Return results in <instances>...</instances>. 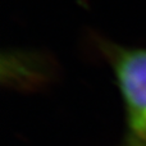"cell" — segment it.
Returning <instances> with one entry per match:
<instances>
[{"instance_id": "1", "label": "cell", "mask_w": 146, "mask_h": 146, "mask_svg": "<svg viewBox=\"0 0 146 146\" xmlns=\"http://www.w3.org/2000/svg\"><path fill=\"white\" fill-rule=\"evenodd\" d=\"M95 45L110 67L123 101L124 129L119 146H146V49L122 46L100 36Z\"/></svg>"}]
</instances>
